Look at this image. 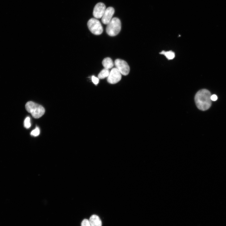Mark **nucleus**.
Wrapping results in <instances>:
<instances>
[{
  "mask_svg": "<svg viewBox=\"0 0 226 226\" xmlns=\"http://www.w3.org/2000/svg\"><path fill=\"white\" fill-rule=\"evenodd\" d=\"M114 12V9L112 7H109L106 9L102 17V22L104 24H108L113 18Z\"/></svg>",
  "mask_w": 226,
  "mask_h": 226,
  "instance_id": "obj_8",
  "label": "nucleus"
},
{
  "mask_svg": "<svg viewBox=\"0 0 226 226\" xmlns=\"http://www.w3.org/2000/svg\"><path fill=\"white\" fill-rule=\"evenodd\" d=\"M218 99L217 97L215 95H213L211 96V99L212 101H216Z\"/></svg>",
  "mask_w": 226,
  "mask_h": 226,
  "instance_id": "obj_17",
  "label": "nucleus"
},
{
  "mask_svg": "<svg viewBox=\"0 0 226 226\" xmlns=\"http://www.w3.org/2000/svg\"><path fill=\"white\" fill-rule=\"evenodd\" d=\"M211 94L207 89H201L196 94L195 101L197 108L200 110H208L211 105Z\"/></svg>",
  "mask_w": 226,
  "mask_h": 226,
  "instance_id": "obj_1",
  "label": "nucleus"
},
{
  "mask_svg": "<svg viewBox=\"0 0 226 226\" xmlns=\"http://www.w3.org/2000/svg\"><path fill=\"white\" fill-rule=\"evenodd\" d=\"M89 221L91 226H102V225L101 219L96 215H93L90 216Z\"/></svg>",
  "mask_w": 226,
  "mask_h": 226,
  "instance_id": "obj_9",
  "label": "nucleus"
},
{
  "mask_svg": "<svg viewBox=\"0 0 226 226\" xmlns=\"http://www.w3.org/2000/svg\"><path fill=\"white\" fill-rule=\"evenodd\" d=\"M110 71L109 69H104L102 70L98 75L99 79H103L108 77L110 74Z\"/></svg>",
  "mask_w": 226,
  "mask_h": 226,
  "instance_id": "obj_12",
  "label": "nucleus"
},
{
  "mask_svg": "<svg viewBox=\"0 0 226 226\" xmlns=\"http://www.w3.org/2000/svg\"><path fill=\"white\" fill-rule=\"evenodd\" d=\"M40 133V130L39 128L36 127L35 129L32 130L31 133V134L32 136L36 137L38 136Z\"/></svg>",
  "mask_w": 226,
  "mask_h": 226,
  "instance_id": "obj_14",
  "label": "nucleus"
},
{
  "mask_svg": "<svg viewBox=\"0 0 226 226\" xmlns=\"http://www.w3.org/2000/svg\"><path fill=\"white\" fill-rule=\"evenodd\" d=\"M81 226H91L89 220L86 219H84L81 223Z\"/></svg>",
  "mask_w": 226,
  "mask_h": 226,
  "instance_id": "obj_15",
  "label": "nucleus"
},
{
  "mask_svg": "<svg viewBox=\"0 0 226 226\" xmlns=\"http://www.w3.org/2000/svg\"><path fill=\"white\" fill-rule=\"evenodd\" d=\"M160 54L164 55L169 60H173L175 57L174 53L171 51H163Z\"/></svg>",
  "mask_w": 226,
  "mask_h": 226,
  "instance_id": "obj_11",
  "label": "nucleus"
},
{
  "mask_svg": "<svg viewBox=\"0 0 226 226\" xmlns=\"http://www.w3.org/2000/svg\"><path fill=\"white\" fill-rule=\"evenodd\" d=\"M103 66L105 69H109L114 66V63L112 60L110 58L104 59L102 62Z\"/></svg>",
  "mask_w": 226,
  "mask_h": 226,
  "instance_id": "obj_10",
  "label": "nucleus"
},
{
  "mask_svg": "<svg viewBox=\"0 0 226 226\" xmlns=\"http://www.w3.org/2000/svg\"><path fill=\"white\" fill-rule=\"evenodd\" d=\"M92 80L93 82L95 84L97 85L99 83V79L94 76H93L92 77Z\"/></svg>",
  "mask_w": 226,
  "mask_h": 226,
  "instance_id": "obj_16",
  "label": "nucleus"
},
{
  "mask_svg": "<svg viewBox=\"0 0 226 226\" xmlns=\"http://www.w3.org/2000/svg\"><path fill=\"white\" fill-rule=\"evenodd\" d=\"M114 64L116 68L121 74L125 76L129 74L130 71V67L125 61L118 59L115 60Z\"/></svg>",
  "mask_w": 226,
  "mask_h": 226,
  "instance_id": "obj_5",
  "label": "nucleus"
},
{
  "mask_svg": "<svg viewBox=\"0 0 226 226\" xmlns=\"http://www.w3.org/2000/svg\"><path fill=\"white\" fill-rule=\"evenodd\" d=\"M122 75L119 70L116 68H113L110 73L108 77V82L112 84L118 83L121 79Z\"/></svg>",
  "mask_w": 226,
  "mask_h": 226,
  "instance_id": "obj_6",
  "label": "nucleus"
},
{
  "mask_svg": "<svg viewBox=\"0 0 226 226\" xmlns=\"http://www.w3.org/2000/svg\"><path fill=\"white\" fill-rule=\"evenodd\" d=\"M26 108L27 111L35 118H40L45 112V110L42 106L31 101L26 103Z\"/></svg>",
  "mask_w": 226,
  "mask_h": 226,
  "instance_id": "obj_2",
  "label": "nucleus"
},
{
  "mask_svg": "<svg viewBox=\"0 0 226 226\" xmlns=\"http://www.w3.org/2000/svg\"><path fill=\"white\" fill-rule=\"evenodd\" d=\"M106 7L104 4L102 3H98L95 7L93 15L96 19L102 18L106 10Z\"/></svg>",
  "mask_w": 226,
  "mask_h": 226,
  "instance_id": "obj_7",
  "label": "nucleus"
},
{
  "mask_svg": "<svg viewBox=\"0 0 226 226\" xmlns=\"http://www.w3.org/2000/svg\"><path fill=\"white\" fill-rule=\"evenodd\" d=\"M31 126L30 118L29 117H27L24 120V126L26 128L28 129L31 127Z\"/></svg>",
  "mask_w": 226,
  "mask_h": 226,
  "instance_id": "obj_13",
  "label": "nucleus"
},
{
  "mask_svg": "<svg viewBox=\"0 0 226 226\" xmlns=\"http://www.w3.org/2000/svg\"><path fill=\"white\" fill-rule=\"evenodd\" d=\"M121 28V24L120 20L118 18L114 17L107 24L106 32L110 36H114L120 32Z\"/></svg>",
  "mask_w": 226,
  "mask_h": 226,
  "instance_id": "obj_3",
  "label": "nucleus"
},
{
  "mask_svg": "<svg viewBox=\"0 0 226 226\" xmlns=\"http://www.w3.org/2000/svg\"><path fill=\"white\" fill-rule=\"evenodd\" d=\"M87 25L90 31L95 35H100L103 32V27L100 22L96 18L89 20Z\"/></svg>",
  "mask_w": 226,
  "mask_h": 226,
  "instance_id": "obj_4",
  "label": "nucleus"
}]
</instances>
